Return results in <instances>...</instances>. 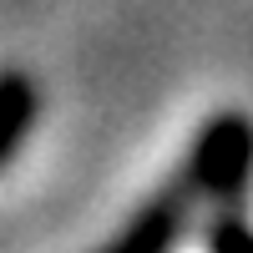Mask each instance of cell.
<instances>
[{
  "label": "cell",
  "mask_w": 253,
  "mask_h": 253,
  "mask_svg": "<svg viewBox=\"0 0 253 253\" xmlns=\"http://www.w3.org/2000/svg\"><path fill=\"white\" fill-rule=\"evenodd\" d=\"M248 157H253V132L243 112H218L198 126L193 152L182 162V182L193 198L213 203H238L248 182Z\"/></svg>",
  "instance_id": "1"
},
{
  "label": "cell",
  "mask_w": 253,
  "mask_h": 253,
  "mask_svg": "<svg viewBox=\"0 0 253 253\" xmlns=\"http://www.w3.org/2000/svg\"><path fill=\"white\" fill-rule=\"evenodd\" d=\"M193 193H187V182L177 177V182H167L157 198H147L137 213H132V223L122 228V233L101 248V253H172L177 248V238L187 233V218H193Z\"/></svg>",
  "instance_id": "2"
},
{
  "label": "cell",
  "mask_w": 253,
  "mask_h": 253,
  "mask_svg": "<svg viewBox=\"0 0 253 253\" xmlns=\"http://www.w3.org/2000/svg\"><path fill=\"white\" fill-rule=\"evenodd\" d=\"M36 112H41L36 81L20 66H5V71H0V167L15 162L20 142H26L31 126H36Z\"/></svg>",
  "instance_id": "3"
},
{
  "label": "cell",
  "mask_w": 253,
  "mask_h": 253,
  "mask_svg": "<svg viewBox=\"0 0 253 253\" xmlns=\"http://www.w3.org/2000/svg\"><path fill=\"white\" fill-rule=\"evenodd\" d=\"M208 253H253V238H248V223L238 213V203H223L213 218H208V233H203Z\"/></svg>",
  "instance_id": "4"
}]
</instances>
